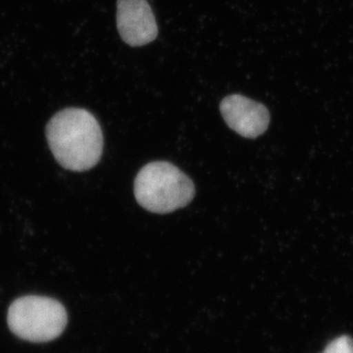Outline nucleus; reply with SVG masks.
<instances>
[{
  "label": "nucleus",
  "mask_w": 353,
  "mask_h": 353,
  "mask_svg": "<svg viewBox=\"0 0 353 353\" xmlns=\"http://www.w3.org/2000/svg\"><path fill=\"white\" fill-rule=\"evenodd\" d=\"M46 138L55 159L67 170L88 171L101 160V125L85 109L67 108L55 114L46 127Z\"/></svg>",
  "instance_id": "f257e3e1"
},
{
  "label": "nucleus",
  "mask_w": 353,
  "mask_h": 353,
  "mask_svg": "<svg viewBox=\"0 0 353 353\" xmlns=\"http://www.w3.org/2000/svg\"><path fill=\"white\" fill-rule=\"evenodd\" d=\"M134 190L139 205L158 214L185 208L196 194L189 176L166 161L152 162L141 168L134 180Z\"/></svg>",
  "instance_id": "f03ea898"
},
{
  "label": "nucleus",
  "mask_w": 353,
  "mask_h": 353,
  "mask_svg": "<svg viewBox=\"0 0 353 353\" xmlns=\"http://www.w3.org/2000/svg\"><path fill=\"white\" fill-rule=\"evenodd\" d=\"M7 320L11 331L23 340L46 343L63 333L67 312L59 301L50 297L27 296L11 304Z\"/></svg>",
  "instance_id": "7ed1b4c3"
},
{
  "label": "nucleus",
  "mask_w": 353,
  "mask_h": 353,
  "mask_svg": "<svg viewBox=\"0 0 353 353\" xmlns=\"http://www.w3.org/2000/svg\"><path fill=\"white\" fill-rule=\"evenodd\" d=\"M220 111L228 126L246 139L261 136L270 123V113L263 104L241 94L225 97Z\"/></svg>",
  "instance_id": "20e7f679"
},
{
  "label": "nucleus",
  "mask_w": 353,
  "mask_h": 353,
  "mask_svg": "<svg viewBox=\"0 0 353 353\" xmlns=\"http://www.w3.org/2000/svg\"><path fill=\"white\" fill-rule=\"evenodd\" d=\"M117 28L121 38L131 46H141L157 39L154 14L146 0H118Z\"/></svg>",
  "instance_id": "39448f33"
},
{
  "label": "nucleus",
  "mask_w": 353,
  "mask_h": 353,
  "mask_svg": "<svg viewBox=\"0 0 353 353\" xmlns=\"http://www.w3.org/2000/svg\"><path fill=\"white\" fill-rule=\"evenodd\" d=\"M322 353H353V340L350 336H341L332 341Z\"/></svg>",
  "instance_id": "423d86ee"
}]
</instances>
